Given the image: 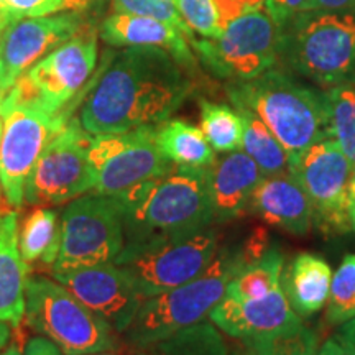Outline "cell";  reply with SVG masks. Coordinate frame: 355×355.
Returning <instances> with one entry per match:
<instances>
[{
    "label": "cell",
    "instance_id": "cell-39",
    "mask_svg": "<svg viewBox=\"0 0 355 355\" xmlns=\"http://www.w3.org/2000/svg\"><path fill=\"white\" fill-rule=\"evenodd\" d=\"M355 0H308L304 10H354Z\"/></svg>",
    "mask_w": 355,
    "mask_h": 355
},
{
    "label": "cell",
    "instance_id": "cell-38",
    "mask_svg": "<svg viewBox=\"0 0 355 355\" xmlns=\"http://www.w3.org/2000/svg\"><path fill=\"white\" fill-rule=\"evenodd\" d=\"M21 352H24V355H64L60 349H58V345H55L51 340H48L46 337L43 336L32 337V339L25 344Z\"/></svg>",
    "mask_w": 355,
    "mask_h": 355
},
{
    "label": "cell",
    "instance_id": "cell-43",
    "mask_svg": "<svg viewBox=\"0 0 355 355\" xmlns=\"http://www.w3.org/2000/svg\"><path fill=\"white\" fill-rule=\"evenodd\" d=\"M12 337V326L10 324L0 321V352L7 347Z\"/></svg>",
    "mask_w": 355,
    "mask_h": 355
},
{
    "label": "cell",
    "instance_id": "cell-11",
    "mask_svg": "<svg viewBox=\"0 0 355 355\" xmlns=\"http://www.w3.org/2000/svg\"><path fill=\"white\" fill-rule=\"evenodd\" d=\"M92 135L71 119L43 150L25 186V204L60 206L96 188V173L89 159Z\"/></svg>",
    "mask_w": 355,
    "mask_h": 355
},
{
    "label": "cell",
    "instance_id": "cell-50",
    "mask_svg": "<svg viewBox=\"0 0 355 355\" xmlns=\"http://www.w3.org/2000/svg\"><path fill=\"white\" fill-rule=\"evenodd\" d=\"M0 189H2V186H0Z\"/></svg>",
    "mask_w": 355,
    "mask_h": 355
},
{
    "label": "cell",
    "instance_id": "cell-30",
    "mask_svg": "<svg viewBox=\"0 0 355 355\" xmlns=\"http://www.w3.org/2000/svg\"><path fill=\"white\" fill-rule=\"evenodd\" d=\"M318 334L304 322L277 334L241 340L232 355H316Z\"/></svg>",
    "mask_w": 355,
    "mask_h": 355
},
{
    "label": "cell",
    "instance_id": "cell-23",
    "mask_svg": "<svg viewBox=\"0 0 355 355\" xmlns=\"http://www.w3.org/2000/svg\"><path fill=\"white\" fill-rule=\"evenodd\" d=\"M155 139L163 157L176 166L209 168L216 162V152L201 128L181 119H168L157 125Z\"/></svg>",
    "mask_w": 355,
    "mask_h": 355
},
{
    "label": "cell",
    "instance_id": "cell-48",
    "mask_svg": "<svg viewBox=\"0 0 355 355\" xmlns=\"http://www.w3.org/2000/svg\"><path fill=\"white\" fill-rule=\"evenodd\" d=\"M0 8H3V0H0Z\"/></svg>",
    "mask_w": 355,
    "mask_h": 355
},
{
    "label": "cell",
    "instance_id": "cell-12",
    "mask_svg": "<svg viewBox=\"0 0 355 355\" xmlns=\"http://www.w3.org/2000/svg\"><path fill=\"white\" fill-rule=\"evenodd\" d=\"M290 171L309 199L313 225L326 235L345 234L352 229L349 186L354 166L334 140H321L291 157Z\"/></svg>",
    "mask_w": 355,
    "mask_h": 355
},
{
    "label": "cell",
    "instance_id": "cell-49",
    "mask_svg": "<svg viewBox=\"0 0 355 355\" xmlns=\"http://www.w3.org/2000/svg\"><path fill=\"white\" fill-rule=\"evenodd\" d=\"M3 101V97H2V94H0V102H2Z\"/></svg>",
    "mask_w": 355,
    "mask_h": 355
},
{
    "label": "cell",
    "instance_id": "cell-27",
    "mask_svg": "<svg viewBox=\"0 0 355 355\" xmlns=\"http://www.w3.org/2000/svg\"><path fill=\"white\" fill-rule=\"evenodd\" d=\"M150 355H232L224 336L211 321L176 332L148 349Z\"/></svg>",
    "mask_w": 355,
    "mask_h": 355
},
{
    "label": "cell",
    "instance_id": "cell-26",
    "mask_svg": "<svg viewBox=\"0 0 355 355\" xmlns=\"http://www.w3.org/2000/svg\"><path fill=\"white\" fill-rule=\"evenodd\" d=\"M243 122L242 148L259 165L263 175H275L290 170V155L272 130L245 107H235Z\"/></svg>",
    "mask_w": 355,
    "mask_h": 355
},
{
    "label": "cell",
    "instance_id": "cell-6",
    "mask_svg": "<svg viewBox=\"0 0 355 355\" xmlns=\"http://www.w3.org/2000/svg\"><path fill=\"white\" fill-rule=\"evenodd\" d=\"M96 63L97 28L84 21L73 37L21 74L0 105H26L71 119L78 102H83L78 96H86Z\"/></svg>",
    "mask_w": 355,
    "mask_h": 355
},
{
    "label": "cell",
    "instance_id": "cell-33",
    "mask_svg": "<svg viewBox=\"0 0 355 355\" xmlns=\"http://www.w3.org/2000/svg\"><path fill=\"white\" fill-rule=\"evenodd\" d=\"M181 19L201 38H216L220 33L219 13L214 0H175Z\"/></svg>",
    "mask_w": 355,
    "mask_h": 355
},
{
    "label": "cell",
    "instance_id": "cell-18",
    "mask_svg": "<svg viewBox=\"0 0 355 355\" xmlns=\"http://www.w3.org/2000/svg\"><path fill=\"white\" fill-rule=\"evenodd\" d=\"M263 178L259 165L243 150L225 153L207 168L211 211L214 224L234 220L250 207L257 184Z\"/></svg>",
    "mask_w": 355,
    "mask_h": 355
},
{
    "label": "cell",
    "instance_id": "cell-35",
    "mask_svg": "<svg viewBox=\"0 0 355 355\" xmlns=\"http://www.w3.org/2000/svg\"><path fill=\"white\" fill-rule=\"evenodd\" d=\"M219 13V28L222 30L229 21H232L243 13L259 10L265 7V0H214Z\"/></svg>",
    "mask_w": 355,
    "mask_h": 355
},
{
    "label": "cell",
    "instance_id": "cell-7",
    "mask_svg": "<svg viewBox=\"0 0 355 355\" xmlns=\"http://www.w3.org/2000/svg\"><path fill=\"white\" fill-rule=\"evenodd\" d=\"M219 247V230L211 225L191 234L123 245L114 263L121 266L137 293L146 300L201 275Z\"/></svg>",
    "mask_w": 355,
    "mask_h": 355
},
{
    "label": "cell",
    "instance_id": "cell-29",
    "mask_svg": "<svg viewBox=\"0 0 355 355\" xmlns=\"http://www.w3.org/2000/svg\"><path fill=\"white\" fill-rule=\"evenodd\" d=\"M331 139L339 145L355 168V86H340L324 91Z\"/></svg>",
    "mask_w": 355,
    "mask_h": 355
},
{
    "label": "cell",
    "instance_id": "cell-10",
    "mask_svg": "<svg viewBox=\"0 0 355 355\" xmlns=\"http://www.w3.org/2000/svg\"><path fill=\"white\" fill-rule=\"evenodd\" d=\"M123 245L117 198L91 191L69 201L61 214V247L53 272L114 263Z\"/></svg>",
    "mask_w": 355,
    "mask_h": 355
},
{
    "label": "cell",
    "instance_id": "cell-13",
    "mask_svg": "<svg viewBox=\"0 0 355 355\" xmlns=\"http://www.w3.org/2000/svg\"><path fill=\"white\" fill-rule=\"evenodd\" d=\"M155 133L157 125L92 135L89 159L96 173V193H123L175 166L159 152Z\"/></svg>",
    "mask_w": 355,
    "mask_h": 355
},
{
    "label": "cell",
    "instance_id": "cell-28",
    "mask_svg": "<svg viewBox=\"0 0 355 355\" xmlns=\"http://www.w3.org/2000/svg\"><path fill=\"white\" fill-rule=\"evenodd\" d=\"M201 130L216 153H232L242 148L243 122L235 107L201 101Z\"/></svg>",
    "mask_w": 355,
    "mask_h": 355
},
{
    "label": "cell",
    "instance_id": "cell-19",
    "mask_svg": "<svg viewBox=\"0 0 355 355\" xmlns=\"http://www.w3.org/2000/svg\"><path fill=\"white\" fill-rule=\"evenodd\" d=\"M248 209L266 224L293 235H306L313 227V207L290 170L263 175Z\"/></svg>",
    "mask_w": 355,
    "mask_h": 355
},
{
    "label": "cell",
    "instance_id": "cell-34",
    "mask_svg": "<svg viewBox=\"0 0 355 355\" xmlns=\"http://www.w3.org/2000/svg\"><path fill=\"white\" fill-rule=\"evenodd\" d=\"M3 10L13 20L44 17L61 10V0H3Z\"/></svg>",
    "mask_w": 355,
    "mask_h": 355
},
{
    "label": "cell",
    "instance_id": "cell-17",
    "mask_svg": "<svg viewBox=\"0 0 355 355\" xmlns=\"http://www.w3.org/2000/svg\"><path fill=\"white\" fill-rule=\"evenodd\" d=\"M209 319L217 329L239 340L272 336L303 322L291 309L282 286L254 300L225 295L211 311Z\"/></svg>",
    "mask_w": 355,
    "mask_h": 355
},
{
    "label": "cell",
    "instance_id": "cell-44",
    "mask_svg": "<svg viewBox=\"0 0 355 355\" xmlns=\"http://www.w3.org/2000/svg\"><path fill=\"white\" fill-rule=\"evenodd\" d=\"M12 21H15V20L8 15V12L3 10V8H0V33H2V30L6 28L8 24H12Z\"/></svg>",
    "mask_w": 355,
    "mask_h": 355
},
{
    "label": "cell",
    "instance_id": "cell-37",
    "mask_svg": "<svg viewBox=\"0 0 355 355\" xmlns=\"http://www.w3.org/2000/svg\"><path fill=\"white\" fill-rule=\"evenodd\" d=\"M316 355H355L352 345L345 339V336L340 331L332 334L329 339H326L322 345H319Z\"/></svg>",
    "mask_w": 355,
    "mask_h": 355
},
{
    "label": "cell",
    "instance_id": "cell-40",
    "mask_svg": "<svg viewBox=\"0 0 355 355\" xmlns=\"http://www.w3.org/2000/svg\"><path fill=\"white\" fill-rule=\"evenodd\" d=\"M104 2V0H61V10L84 13L89 8H94L96 6Z\"/></svg>",
    "mask_w": 355,
    "mask_h": 355
},
{
    "label": "cell",
    "instance_id": "cell-9",
    "mask_svg": "<svg viewBox=\"0 0 355 355\" xmlns=\"http://www.w3.org/2000/svg\"><path fill=\"white\" fill-rule=\"evenodd\" d=\"M191 46L216 78L248 81L279 64V25L259 8L229 21L216 38L194 40Z\"/></svg>",
    "mask_w": 355,
    "mask_h": 355
},
{
    "label": "cell",
    "instance_id": "cell-41",
    "mask_svg": "<svg viewBox=\"0 0 355 355\" xmlns=\"http://www.w3.org/2000/svg\"><path fill=\"white\" fill-rule=\"evenodd\" d=\"M349 217H350V225L355 230V168L352 180H350L349 186Z\"/></svg>",
    "mask_w": 355,
    "mask_h": 355
},
{
    "label": "cell",
    "instance_id": "cell-24",
    "mask_svg": "<svg viewBox=\"0 0 355 355\" xmlns=\"http://www.w3.org/2000/svg\"><path fill=\"white\" fill-rule=\"evenodd\" d=\"M61 247V216L48 206H37L26 214L19 229V250L21 259L28 263L51 266L60 255Z\"/></svg>",
    "mask_w": 355,
    "mask_h": 355
},
{
    "label": "cell",
    "instance_id": "cell-5",
    "mask_svg": "<svg viewBox=\"0 0 355 355\" xmlns=\"http://www.w3.org/2000/svg\"><path fill=\"white\" fill-rule=\"evenodd\" d=\"M279 64L322 89L355 86V8L303 10L279 25Z\"/></svg>",
    "mask_w": 355,
    "mask_h": 355
},
{
    "label": "cell",
    "instance_id": "cell-47",
    "mask_svg": "<svg viewBox=\"0 0 355 355\" xmlns=\"http://www.w3.org/2000/svg\"><path fill=\"white\" fill-rule=\"evenodd\" d=\"M2 130H3V122L2 119H0V139H2Z\"/></svg>",
    "mask_w": 355,
    "mask_h": 355
},
{
    "label": "cell",
    "instance_id": "cell-45",
    "mask_svg": "<svg viewBox=\"0 0 355 355\" xmlns=\"http://www.w3.org/2000/svg\"><path fill=\"white\" fill-rule=\"evenodd\" d=\"M0 355H24V352H21V349L17 344H8L7 347L0 352Z\"/></svg>",
    "mask_w": 355,
    "mask_h": 355
},
{
    "label": "cell",
    "instance_id": "cell-4",
    "mask_svg": "<svg viewBox=\"0 0 355 355\" xmlns=\"http://www.w3.org/2000/svg\"><path fill=\"white\" fill-rule=\"evenodd\" d=\"M234 107L252 110L295 157L318 141L331 139L324 92L296 79L285 68L265 71L254 79L227 84Z\"/></svg>",
    "mask_w": 355,
    "mask_h": 355
},
{
    "label": "cell",
    "instance_id": "cell-16",
    "mask_svg": "<svg viewBox=\"0 0 355 355\" xmlns=\"http://www.w3.org/2000/svg\"><path fill=\"white\" fill-rule=\"evenodd\" d=\"M53 278L104 319L117 334L125 332L145 301L127 273L115 263L53 272Z\"/></svg>",
    "mask_w": 355,
    "mask_h": 355
},
{
    "label": "cell",
    "instance_id": "cell-1",
    "mask_svg": "<svg viewBox=\"0 0 355 355\" xmlns=\"http://www.w3.org/2000/svg\"><path fill=\"white\" fill-rule=\"evenodd\" d=\"M193 89L186 69L162 48L105 51V63L89 84L78 121L91 135L159 125Z\"/></svg>",
    "mask_w": 355,
    "mask_h": 355
},
{
    "label": "cell",
    "instance_id": "cell-36",
    "mask_svg": "<svg viewBox=\"0 0 355 355\" xmlns=\"http://www.w3.org/2000/svg\"><path fill=\"white\" fill-rule=\"evenodd\" d=\"M306 3L308 0H265L263 8L278 25H282L298 12H303Z\"/></svg>",
    "mask_w": 355,
    "mask_h": 355
},
{
    "label": "cell",
    "instance_id": "cell-8",
    "mask_svg": "<svg viewBox=\"0 0 355 355\" xmlns=\"http://www.w3.org/2000/svg\"><path fill=\"white\" fill-rule=\"evenodd\" d=\"M25 321L64 355L112 352L115 332L55 278H28Z\"/></svg>",
    "mask_w": 355,
    "mask_h": 355
},
{
    "label": "cell",
    "instance_id": "cell-42",
    "mask_svg": "<svg viewBox=\"0 0 355 355\" xmlns=\"http://www.w3.org/2000/svg\"><path fill=\"white\" fill-rule=\"evenodd\" d=\"M339 331L343 332V334L345 336V339L349 340V344L352 345V350L355 354V318L350 319V321H347V322H344L343 327H340Z\"/></svg>",
    "mask_w": 355,
    "mask_h": 355
},
{
    "label": "cell",
    "instance_id": "cell-21",
    "mask_svg": "<svg viewBox=\"0 0 355 355\" xmlns=\"http://www.w3.org/2000/svg\"><path fill=\"white\" fill-rule=\"evenodd\" d=\"M28 266L19 250V214L0 209V321L20 326L25 316Z\"/></svg>",
    "mask_w": 355,
    "mask_h": 355
},
{
    "label": "cell",
    "instance_id": "cell-15",
    "mask_svg": "<svg viewBox=\"0 0 355 355\" xmlns=\"http://www.w3.org/2000/svg\"><path fill=\"white\" fill-rule=\"evenodd\" d=\"M84 24V13L32 17L8 24L0 33V94L6 97L13 84L32 66L73 37Z\"/></svg>",
    "mask_w": 355,
    "mask_h": 355
},
{
    "label": "cell",
    "instance_id": "cell-14",
    "mask_svg": "<svg viewBox=\"0 0 355 355\" xmlns=\"http://www.w3.org/2000/svg\"><path fill=\"white\" fill-rule=\"evenodd\" d=\"M3 122L0 139V186L7 202L15 209L25 204V186L30 173L50 140L68 121L26 105L2 104Z\"/></svg>",
    "mask_w": 355,
    "mask_h": 355
},
{
    "label": "cell",
    "instance_id": "cell-31",
    "mask_svg": "<svg viewBox=\"0 0 355 355\" xmlns=\"http://www.w3.org/2000/svg\"><path fill=\"white\" fill-rule=\"evenodd\" d=\"M355 318V254L347 255L332 273L329 300L326 304V321L331 326H343Z\"/></svg>",
    "mask_w": 355,
    "mask_h": 355
},
{
    "label": "cell",
    "instance_id": "cell-3",
    "mask_svg": "<svg viewBox=\"0 0 355 355\" xmlns=\"http://www.w3.org/2000/svg\"><path fill=\"white\" fill-rule=\"evenodd\" d=\"M114 196L121 204L125 245L216 225L207 168L175 165L165 175Z\"/></svg>",
    "mask_w": 355,
    "mask_h": 355
},
{
    "label": "cell",
    "instance_id": "cell-20",
    "mask_svg": "<svg viewBox=\"0 0 355 355\" xmlns=\"http://www.w3.org/2000/svg\"><path fill=\"white\" fill-rule=\"evenodd\" d=\"M101 38L109 46H155L170 53L184 69L194 71L196 56L184 33L175 26L150 17L112 13L101 25Z\"/></svg>",
    "mask_w": 355,
    "mask_h": 355
},
{
    "label": "cell",
    "instance_id": "cell-2",
    "mask_svg": "<svg viewBox=\"0 0 355 355\" xmlns=\"http://www.w3.org/2000/svg\"><path fill=\"white\" fill-rule=\"evenodd\" d=\"M268 247V235L265 230H257L241 247L220 245L207 268L194 279L146 298L122 334L128 347L148 350L176 332L206 321L242 265L263 254Z\"/></svg>",
    "mask_w": 355,
    "mask_h": 355
},
{
    "label": "cell",
    "instance_id": "cell-46",
    "mask_svg": "<svg viewBox=\"0 0 355 355\" xmlns=\"http://www.w3.org/2000/svg\"><path fill=\"white\" fill-rule=\"evenodd\" d=\"M133 355H150L148 350H135V354Z\"/></svg>",
    "mask_w": 355,
    "mask_h": 355
},
{
    "label": "cell",
    "instance_id": "cell-32",
    "mask_svg": "<svg viewBox=\"0 0 355 355\" xmlns=\"http://www.w3.org/2000/svg\"><path fill=\"white\" fill-rule=\"evenodd\" d=\"M112 10L114 13H130V15L150 17V19L165 21L184 33L189 43L196 40L194 33L181 19L175 0H112Z\"/></svg>",
    "mask_w": 355,
    "mask_h": 355
},
{
    "label": "cell",
    "instance_id": "cell-22",
    "mask_svg": "<svg viewBox=\"0 0 355 355\" xmlns=\"http://www.w3.org/2000/svg\"><path fill=\"white\" fill-rule=\"evenodd\" d=\"M331 282L332 270L329 263L308 252L295 257L282 275V288L288 303L301 319L326 308Z\"/></svg>",
    "mask_w": 355,
    "mask_h": 355
},
{
    "label": "cell",
    "instance_id": "cell-25",
    "mask_svg": "<svg viewBox=\"0 0 355 355\" xmlns=\"http://www.w3.org/2000/svg\"><path fill=\"white\" fill-rule=\"evenodd\" d=\"M285 270V257L277 245H270L263 254L247 260L237 275L230 279L227 296L239 300H254L268 295L282 286V275Z\"/></svg>",
    "mask_w": 355,
    "mask_h": 355
}]
</instances>
